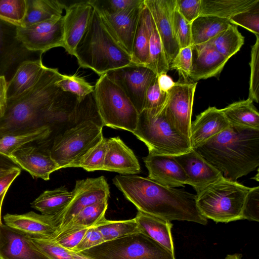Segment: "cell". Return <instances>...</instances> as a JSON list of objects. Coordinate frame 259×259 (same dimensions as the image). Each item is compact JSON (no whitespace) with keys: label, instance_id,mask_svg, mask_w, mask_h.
I'll return each instance as SVG.
<instances>
[{"label":"cell","instance_id":"6f0895ef","mask_svg":"<svg viewBox=\"0 0 259 259\" xmlns=\"http://www.w3.org/2000/svg\"><path fill=\"white\" fill-rule=\"evenodd\" d=\"M18 168H21L10 158L0 153V169H14Z\"/></svg>","mask_w":259,"mask_h":259},{"label":"cell","instance_id":"ba28073f","mask_svg":"<svg viewBox=\"0 0 259 259\" xmlns=\"http://www.w3.org/2000/svg\"><path fill=\"white\" fill-rule=\"evenodd\" d=\"M79 253L90 259H176L174 254L141 232Z\"/></svg>","mask_w":259,"mask_h":259},{"label":"cell","instance_id":"4dcf8cb0","mask_svg":"<svg viewBox=\"0 0 259 259\" xmlns=\"http://www.w3.org/2000/svg\"><path fill=\"white\" fill-rule=\"evenodd\" d=\"M222 110L230 124L259 130V113L251 100L234 102Z\"/></svg>","mask_w":259,"mask_h":259},{"label":"cell","instance_id":"484cf974","mask_svg":"<svg viewBox=\"0 0 259 259\" xmlns=\"http://www.w3.org/2000/svg\"><path fill=\"white\" fill-rule=\"evenodd\" d=\"M41 57L22 62L7 83L8 99L17 97L34 85L45 68Z\"/></svg>","mask_w":259,"mask_h":259},{"label":"cell","instance_id":"cb8c5ba5","mask_svg":"<svg viewBox=\"0 0 259 259\" xmlns=\"http://www.w3.org/2000/svg\"><path fill=\"white\" fill-rule=\"evenodd\" d=\"M102 170L123 175L140 173L138 160L119 137L106 139V148Z\"/></svg>","mask_w":259,"mask_h":259},{"label":"cell","instance_id":"f5cc1de1","mask_svg":"<svg viewBox=\"0 0 259 259\" xmlns=\"http://www.w3.org/2000/svg\"><path fill=\"white\" fill-rule=\"evenodd\" d=\"M104 242L102 235L95 226L88 228L79 243L71 251L79 253Z\"/></svg>","mask_w":259,"mask_h":259},{"label":"cell","instance_id":"ac0fdd59","mask_svg":"<svg viewBox=\"0 0 259 259\" xmlns=\"http://www.w3.org/2000/svg\"><path fill=\"white\" fill-rule=\"evenodd\" d=\"M143 159L149 179L171 188L184 187L186 184V175L174 156L148 153Z\"/></svg>","mask_w":259,"mask_h":259},{"label":"cell","instance_id":"5b68a950","mask_svg":"<svg viewBox=\"0 0 259 259\" xmlns=\"http://www.w3.org/2000/svg\"><path fill=\"white\" fill-rule=\"evenodd\" d=\"M165 103L159 108L143 109L139 114L137 127L133 134L145 143L149 153L175 156L192 148L189 141L169 121Z\"/></svg>","mask_w":259,"mask_h":259},{"label":"cell","instance_id":"f35d334b","mask_svg":"<svg viewBox=\"0 0 259 259\" xmlns=\"http://www.w3.org/2000/svg\"><path fill=\"white\" fill-rule=\"evenodd\" d=\"M106 148V139L103 137L82 156L69 164L66 168L80 167L88 171L102 170Z\"/></svg>","mask_w":259,"mask_h":259},{"label":"cell","instance_id":"4316f807","mask_svg":"<svg viewBox=\"0 0 259 259\" xmlns=\"http://www.w3.org/2000/svg\"><path fill=\"white\" fill-rule=\"evenodd\" d=\"M139 230L175 254L170 221L138 211L135 218Z\"/></svg>","mask_w":259,"mask_h":259},{"label":"cell","instance_id":"60d3db41","mask_svg":"<svg viewBox=\"0 0 259 259\" xmlns=\"http://www.w3.org/2000/svg\"><path fill=\"white\" fill-rule=\"evenodd\" d=\"M171 20L175 36L180 48L192 46L191 23L179 13L176 3L172 12Z\"/></svg>","mask_w":259,"mask_h":259},{"label":"cell","instance_id":"db71d44e","mask_svg":"<svg viewBox=\"0 0 259 259\" xmlns=\"http://www.w3.org/2000/svg\"><path fill=\"white\" fill-rule=\"evenodd\" d=\"M21 169H15L0 178V203H3L5 195L14 181L21 174Z\"/></svg>","mask_w":259,"mask_h":259},{"label":"cell","instance_id":"9f6ffc18","mask_svg":"<svg viewBox=\"0 0 259 259\" xmlns=\"http://www.w3.org/2000/svg\"><path fill=\"white\" fill-rule=\"evenodd\" d=\"M157 81L160 90L164 93H167L176 83L166 73L157 75Z\"/></svg>","mask_w":259,"mask_h":259},{"label":"cell","instance_id":"ee69618b","mask_svg":"<svg viewBox=\"0 0 259 259\" xmlns=\"http://www.w3.org/2000/svg\"><path fill=\"white\" fill-rule=\"evenodd\" d=\"M256 36V41L251 48L250 62V75L248 98L253 102L259 101V35Z\"/></svg>","mask_w":259,"mask_h":259},{"label":"cell","instance_id":"3957f363","mask_svg":"<svg viewBox=\"0 0 259 259\" xmlns=\"http://www.w3.org/2000/svg\"><path fill=\"white\" fill-rule=\"evenodd\" d=\"M193 149L224 178L236 181L259 165V130L230 124Z\"/></svg>","mask_w":259,"mask_h":259},{"label":"cell","instance_id":"c3c4849f","mask_svg":"<svg viewBox=\"0 0 259 259\" xmlns=\"http://www.w3.org/2000/svg\"><path fill=\"white\" fill-rule=\"evenodd\" d=\"M192 65V47L180 49L178 53L170 63L169 69L176 70L184 80L189 78Z\"/></svg>","mask_w":259,"mask_h":259},{"label":"cell","instance_id":"f546056e","mask_svg":"<svg viewBox=\"0 0 259 259\" xmlns=\"http://www.w3.org/2000/svg\"><path fill=\"white\" fill-rule=\"evenodd\" d=\"M151 19V14L144 2L133 40L132 58L134 63L145 66L149 59Z\"/></svg>","mask_w":259,"mask_h":259},{"label":"cell","instance_id":"816d5d0a","mask_svg":"<svg viewBox=\"0 0 259 259\" xmlns=\"http://www.w3.org/2000/svg\"><path fill=\"white\" fill-rule=\"evenodd\" d=\"M179 13L191 23L200 15L201 0H176Z\"/></svg>","mask_w":259,"mask_h":259},{"label":"cell","instance_id":"bcb514c9","mask_svg":"<svg viewBox=\"0 0 259 259\" xmlns=\"http://www.w3.org/2000/svg\"><path fill=\"white\" fill-rule=\"evenodd\" d=\"M144 0H94L88 3L99 12L113 14L142 4Z\"/></svg>","mask_w":259,"mask_h":259},{"label":"cell","instance_id":"e0dca14e","mask_svg":"<svg viewBox=\"0 0 259 259\" xmlns=\"http://www.w3.org/2000/svg\"><path fill=\"white\" fill-rule=\"evenodd\" d=\"M174 157L185 171L186 184L191 186L197 193L224 177L220 171L193 149Z\"/></svg>","mask_w":259,"mask_h":259},{"label":"cell","instance_id":"6da1fadb","mask_svg":"<svg viewBox=\"0 0 259 259\" xmlns=\"http://www.w3.org/2000/svg\"><path fill=\"white\" fill-rule=\"evenodd\" d=\"M61 76L57 68L45 66L33 86L8 99L6 112L0 119V138L46 127L54 140L77 123L97 117L93 93L79 97L63 91L56 85Z\"/></svg>","mask_w":259,"mask_h":259},{"label":"cell","instance_id":"277c9868","mask_svg":"<svg viewBox=\"0 0 259 259\" xmlns=\"http://www.w3.org/2000/svg\"><path fill=\"white\" fill-rule=\"evenodd\" d=\"M74 56L80 67L91 69L100 76L135 63L94 8L86 30L76 47Z\"/></svg>","mask_w":259,"mask_h":259},{"label":"cell","instance_id":"ab89813d","mask_svg":"<svg viewBox=\"0 0 259 259\" xmlns=\"http://www.w3.org/2000/svg\"><path fill=\"white\" fill-rule=\"evenodd\" d=\"M56 85L63 91L69 92L79 97H84L93 93L94 87L83 77L76 75L62 74Z\"/></svg>","mask_w":259,"mask_h":259},{"label":"cell","instance_id":"603a6c76","mask_svg":"<svg viewBox=\"0 0 259 259\" xmlns=\"http://www.w3.org/2000/svg\"><path fill=\"white\" fill-rule=\"evenodd\" d=\"M192 47V65L189 78L193 81L218 75L228 62L209 43Z\"/></svg>","mask_w":259,"mask_h":259},{"label":"cell","instance_id":"44dd1931","mask_svg":"<svg viewBox=\"0 0 259 259\" xmlns=\"http://www.w3.org/2000/svg\"><path fill=\"white\" fill-rule=\"evenodd\" d=\"M5 225L34 238H51L58 231L55 214H38L31 211L23 214L7 213Z\"/></svg>","mask_w":259,"mask_h":259},{"label":"cell","instance_id":"91938a15","mask_svg":"<svg viewBox=\"0 0 259 259\" xmlns=\"http://www.w3.org/2000/svg\"><path fill=\"white\" fill-rule=\"evenodd\" d=\"M224 259H241V255L239 254H228Z\"/></svg>","mask_w":259,"mask_h":259},{"label":"cell","instance_id":"d4e9b609","mask_svg":"<svg viewBox=\"0 0 259 259\" xmlns=\"http://www.w3.org/2000/svg\"><path fill=\"white\" fill-rule=\"evenodd\" d=\"M229 126L222 109L209 107L191 122L189 137L191 148L195 149Z\"/></svg>","mask_w":259,"mask_h":259},{"label":"cell","instance_id":"e575fe53","mask_svg":"<svg viewBox=\"0 0 259 259\" xmlns=\"http://www.w3.org/2000/svg\"><path fill=\"white\" fill-rule=\"evenodd\" d=\"M244 42V36L239 31L237 26L230 24L208 42L222 55L229 59L240 50Z\"/></svg>","mask_w":259,"mask_h":259},{"label":"cell","instance_id":"7bdbcfd3","mask_svg":"<svg viewBox=\"0 0 259 259\" xmlns=\"http://www.w3.org/2000/svg\"><path fill=\"white\" fill-rule=\"evenodd\" d=\"M30 238L36 247L49 259H74L69 250L61 246L52 238Z\"/></svg>","mask_w":259,"mask_h":259},{"label":"cell","instance_id":"9a60e30c","mask_svg":"<svg viewBox=\"0 0 259 259\" xmlns=\"http://www.w3.org/2000/svg\"><path fill=\"white\" fill-rule=\"evenodd\" d=\"M36 143V145L29 144L16 150L10 158L33 178L48 181L50 175L60 168L52 158L49 148L39 142Z\"/></svg>","mask_w":259,"mask_h":259},{"label":"cell","instance_id":"7dc6e473","mask_svg":"<svg viewBox=\"0 0 259 259\" xmlns=\"http://www.w3.org/2000/svg\"><path fill=\"white\" fill-rule=\"evenodd\" d=\"M167 93L160 89L157 75L152 80L146 92L143 109H157L163 106L166 102Z\"/></svg>","mask_w":259,"mask_h":259},{"label":"cell","instance_id":"94428289","mask_svg":"<svg viewBox=\"0 0 259 259\" xmlns=\"http://www.w3.org/2000/svg\"><path fill=\"white\" fill-rule=\"evenodd\" d=\"M15 169H0V178L7 175V174H8L9 173H10V172H11L12 171H13Z\"/></svg>","mask_w":259,"mask_h":259},{"label":"cell","instance_id":"681fc988","mask_svg":"<svg viewBox=\"0 0 259 259\" xmlns=\"http://www.w3.org/2000/svg\"><path fill=\"white\" fill-rule=\"evenodd\" d=\"M242 219L259 221V187L250 188L244 202Z\"/></svg>","mask_w":259,"mask_h":259},{"label":"cell","instance_id":"7c38bea8","mask_svg":"<svg viewBox=\"0 0 259 259\" xmlns=\"http://www.w3.org/2000/svg\"><path fill=\"white\" fill-rule=\"evenodd\" d=\"M106 73L123 91L139 114L144 108L147 89L157 74L145 65L137 63Z\"/></svg>","mask_w":259,"mask_h":259},{"label":"cell","instance_id":"52a82bcc","mask_svg":"<svg viewBox=\"0 0 259 259\" xmlns=\"http://www.w3.org/2000/svg\"><path fill=\"white\" fill-rule=\"evenodd\" d=\"M93 96L103 126L134 132L139 113L123 91L106 73L97 80Z\"/></svg>","mask_w":259,"mask_h":259},{"label":"cell","instance_id":"2e32d148","mask_svg":"<svg viewBox=\"0 0 259 259\" xmlns=\"http://www.w3.org/2000/svg\"><path fill=\"white\" fill-rule=\"evenodd\" d=\"M144 4L154 21L169 65L180 49L171 20L176 0H144Z\"/></svg>","mask_w":259,"mask_h":259},{"label":"cell","instance_id":"f6af8a7d","mask_svg":"<svg viewBox=\"0 0 259 259\" xmlns=\"http://www.w3.org/2000/svg\"><path fill=\"white\" fill-rule=\"evenodd\" d=\"M229 20L231 24L240 26L255 35H259V3L250 9L234 15Z\"/></svg>","mask_w":259,"mask_h":259},{"label":"cell","instance_id":"680465c9","mask_svg":"<svg viewBox=\"0 0 259 259\" xmlns=\"http://www.w3.org/2000/svg\"><path fill=\"white\" fill-rule=\"evenodd\" d=\"M70 251L71 255L74 259H90L88 257H87L83 256L80 253H76V252H73L71 251Z\"/></svg>","mask_w":259,"mask_h":259},{"label":"cell","instance_id":"74e56055","mask_svg":"<svg viewBox=\"0 0 259 259\" xmlns=\"http://www.w3.org/2000/svg\"><path fill=\"white\" fill-rule=\"evenodd\" d=\"M95 227L105 241H108L140 232L135 218L120 221L108 220L105 218Z\"/></svg>","mask_w":259,"mask_h":259},{"label":"cell","instance_id":"8fae6325","mask_svg":"<svg viewBox=\"0 0 259 259\" xmlns=\"http://www.w3.org/2000/svg\"><path fill=\"white\" fill-rule=\"evenodd\" d=\"M17 38L28 51L42 54L56 47H64V16L26 27L17 26Z\"/></svg>","mask_w":259,"mask_h":259},{"label":"cell","instance_id":"1f68e13d","mask_svg":"<svg viewBox=\"0 0 259 259\" xmlns=\"http://www.w3.org/2000/svg\"><path fill=\"white\" fill-rule=\"evenodd\" d=\"M229 20L212 16H199L191 24L192 46L206 44L230 24Z\"/></svg>","mask_w":259,"mask_h":259},{"label":"cell","instance_id":"7a4b0ae2","mask_svg":"<svg viewBox=\"0 0 259 259\" xmlns=\"http://www.w3.org/2000/svg\"><path fill=\"white\" fill-rule=\"evenodd\" d=\"M113 183L138 211L170 222L207 223L197 207L196 195L138 176L117 175Z\"/></svg>","mask_w":259,"mask_h":259},{"label":"cell","instance_id":"11a10c76","mask_svg":"<svg viewBox=\"0 0 259 259\" xmlns=\"http://www.w3.org/2000/svg\"><path fill=\"white\" fill-rule=\"evenodd\" d=\"M7 83L6 77L0 75V119L4 116L7 108Z\"/></svg>","mask_w":259,"mask_h":259},{"label":"cell","instance_id":"83f0119b","mask_svg":"<svg viewBox=\"0 0 259 259\" xmlns=\"http://www.w3.org/2000/svg\"><path fill=\"white\" fill-rule=\"evenodd\" d=\"M53 140L51 131L41 127L0 138V153L10 158L16 150L34 142H41L50 148Z\"/></svg>","mask_w":259,"mask_h":259},{"label":"cell","instance_id":"9c48e42d","mask_svg":"<svg viewBox=\"0 0 259 259\" xmlns=\"http://www.w3.org/2000/svg\"><path fill=\"white\" fill-rule=\"evenodd\" d=\"M100 118L83 120L55 137L49 150L60 169L66 167L104 137Z\"/></svg>","mask_w":259,"mask_h":259},{"label":"cell","instance_id":"8992f818","mask_svg":"<svg viewBox=\"0 0 259 259\" xmlns=\"http://www.w3.org/2000/svg\"><path fill=\"white\" fill-rule=\"evenodd\" d=\"M250 188L224 177L196 194V204L207 219L217 223L242 220V211Z\"/></svg>","mask_w":259,"mask_h":259},{"label":"cell","instance_id":"d6986e66","mask_svg":"<svg viewBox=\"0 0 259 259\" xmlns=\"http://www.w3.org/2000/svg\"><path fill=\"white\" fill-rule=\"evenodd\" d=\"M0 259H49L30 237L5 224L0 226Z\"/></svg>","mask_w":259,"mask_h":259},{"label":"cell","instance_id":"b9f144b4","mask_svg":"<svg viewBox=\"0 0 259 259\" xmlns=\"http://www.w3.org/2000/svg\"><path fill=\"white\" fill-rule=\"evenodd\" d=\"M26 11V0H0V16L21 26Z\"/></svg>","mask_w":259,"mask_h":259},{"label":"cell","instance_id":"5bb4252c","mask_svg":"<svg viewBox=\"0 0 259 259\" xmlns=\"http://www.w3.org/2000/svg\"><path fill=\"white\" fill-rule=\"evenodd\" d=\"M17 27L0 19V75L7 81L22 62L38 59V53L28 51L17 39Z\"/></svg>","mask_w":259,"mask_h":259},{"label":"cell","instance_id":"7402d4cb","mask_svg":"<svg viewBox=\"0 0 259 259\" xmlns=\"http://www.w3.org/2000/svg\"><path fill=\"white\" fill-rule=\"evenodd\" d=\"M93 10L88 2L75 3L65 9L63 48L71 55H75L76 47L86 30Z\"/></svg>","mask_w":259,"mask_h":259},{"label":"cell","instance_id":"f907efd6","mask_svg":"<svg viewBox=\"0 0 259 259\" xmlns=\"http://www.w3.org/2000/svg\"><path fill=\"white\" fill-rule=\"evenodd\" d=\"M88 228L63 231L51 238L64 248L71 251L81 241Z\"/></svg>","mask_w":259,"mask_h":259},{"label":"cell","instance_id":"836d02e7","mask_svg":"<svg viewBox=\"0 0 259 259\" xmlns=\"http://www.w3.org/2000/svg\"><path fill=\"white\" fill-rule=\"evenodd\" d=\"M72 197V191H69L65 186H62L44 191L30 205L41 214L54 215L62 211Z\"/></svg>","mask_w":259,"mask_h":259},{"label":"cell","instance_id":"4fadbf2b","mask_svg":"<svg viewBox=\"0 0 259 259\" xmlns=\"http://www.w3.org/2000/svg\"><path fill=\"white\" fill-rule=\"evenodd\" d=\"M197 83L176 82L167 93L165 105L166 114L172 126L189 141Z\"/></svg>","mask_w":259,"mask_h":259},{"label":"cell","instance_id":"8d00e7d4","mask_svg":"<svg viewBox=\"0 0 259 259\" xmlns=\"http://www.w3.org/2000/svg\"><path fill=\"white\" fill-rule=\"evenodd\" d=\"M149 59L146 65L157 75L167 73L169 66L160 37L151 15Z\"/></svg>","mask_w":259,"mask_h":259},{"label":"cell","instance_id":"d6a6232c","mask_svg":"<svg viewBox=\"0 0 259 259\" xmlns=\"http://www.w3.org/2000/svg\"><path fill=\"white\" fill-rule=\"evenodd\" d=\"M66 8L57 0H26V14L21 26H28L62 16L63 11Z\"/></svg>","mask_w":259,"mask_h":259},{"label":"cell","instance_id":"6125c7cd","mask_svg":"<svg viewBox=\"0 0 259 259\" xmlns=\"http://www.w3.org/2000/svg\"><path fill=\"white\" fill-rule=\"evenodd\" d=\"M2 205H3V203H0V226L2 224V220H1V212H2Z\"/></svg>","mask_w":259,"mask_h":259},{"label":"cell","instance_id":"f1b7e54d","mask_svg":"<svg viewBox=\"0 0 259 259\" xmlns=\"http://www.w3.org/2000/svg\"><path fill=\"white\" fill-rule=\"evenodd\" d=\"M258 3L259 0H201L199 16H212L229 20Z\"/></svg>","mask_w":259,"mask_h":259},{"label":"cell","instance_id":"d590c367","mask_svg":"<svg viewBox=\"0 0 259 259\" xmlns=\"http://www.w3.org/2000/svg\"><path fill=\"white\" fill-rule=\"evenodd\" d=\"M108 205V200H105L85 207L76 214L68 224L58 233L95 226L105 218Z\"/></svg>","mask_w":259,"mask_h":259},{"label":"cell","instance_id":"30bf717a","mask_svg":"<svg viewBox=\"0 0 259 259\" xmlns=\"http://www.w3.org/2000/svg\"><path fill=\"white\" fill-rule=\"evenodd\" d=\"M72 192L73 197L71 201L62 211L55 214L58 225L57 234L81 210L97 202L108 200L110 196L109 186L104 176L77 180Z\"/></svg>","mask_w":259,"mask_h":259},{"label":"cell","instance_id":"ffe728a7","mask_svg":"<svg viewBox=\"0 0 259 259\" xmlns=\"http://www.w3.org/2000/svg\"><path fill=\"white\" fill-rule=\"evenodd\" d=\"M143 4L144 2L113 14L98 11L111 33L131 56L133 40Z\"/></svg>","mask_w":259,"mask_h":259}]
</instances>
